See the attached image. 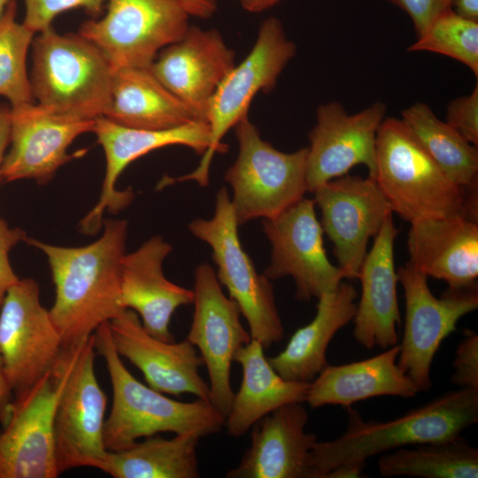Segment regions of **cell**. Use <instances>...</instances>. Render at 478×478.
Here are the masks:
<instances>
[{
    "instance_id": "cell-13",
    "label": "cell",
    "mask_w": 478,
    "mask_h": 478,
    "mask_svg": "<svg viewBox=\"0 0 478 478\" xmlns=\"http://www.w3.org/2000/svg\"><path fill=\"white\" fill-rule=\"evenodd\" d=\"M65 380L59 358L35 384L16 397L0 431V478H55L54 415Z\"/></svg>"
},
{
    "instance_id": "cell-18",
    "label": "cell",
    "mask_w": 478,
    "mask_h": 478,
    "mask_svg": "<svg viewBox=\"0 0 478 478\" xmlns=\"http://www.w3.org/2000/svg\"><path fill=\"white\" fill-rule=\"evenodd\" d=\"M92 132L104 151L106 170L98 202L79 224L80 231L87 235H94L102 227L105 210L117 212L132 201L131 189L120 191L115 187L128 164L170 145H184L203 155L210 143L209 125L202 120L169 129L146 130L121 126L101 116L95 120Z\"/></svg>"
},
{
    "instance_id": "cell-37",
    "label": "cell",
    "mask_w": 478,
    "mask_h": 478,
    "mask_svg": "<svg viewBox=\"0 0 478 478\" xmlns=\"http://www.w3.org/2000/svg\"><path fill=\"white\" fill-rule=\"evenodd\" d=\"M451 382L459 388L478 389V335L466 330L456 350Z\"/></svg>"
},
{
    "instance_id": "cell-24",
    "label": "cell",
    "mask_w": 478,
    "mask_h": 478,
    "mask_svg": "<svg viewBox=\"0 0 478 478\" xmlns=\"http://www.w3.org/2000/svg\"><path fill=\"white\" fill-rule=\"evenodd\" d=\"M399 230L392 213L384 220L360 266L361 297L353 318V336L366 349L397 344L400 324L394 244Z\"/></svg>"
},
{
    "instance_id": "cell-23",
    "label": "cell",
    "mask_w": 478,
    "mask_h": 478,
    "mask_svg": "<svg viewBox=\"0 0 478 478\" xmlns=\"http://www.w3.org/2000/svg\"><path fill=\"white\" fill-rule=\"evenodd\" d=\"M172 250L170 243L155 235L126 253L121 263V306L138 313L143 328L166 342L174 341L169 328L173 312L194 300L193 290L170 281L163 273L164 260Z\"/></svg>"
},
{
    "instance_id": "cell-15",
    "label": "cell",
    "mask_w": 478,
    "mask_h": 478,
    "mask_svg": "<svg viewBox=\"0 0 478 478\" xmlns=\"http://www.w3.org/2000/svg\"><path fill=\"white\" fill-rule=\"evenodd\" d=\"M194 313L187 340L197 347L209 377L210 403L226 419L234 397L230 369L236 351L251 340L236 303L225 296L207 263L194 274Z\"/></svg>"
},
{
    "instance_id": "cell-46",
    "label": "cell",
    "mask_w": 478,
    "mask_h": 478,
    "mask_svg": "<svg viewBox=\"0 0 478 478\" xmlns=\"http://www.w3.org/2000/svg\"><path fill=\"white\" fill-rule=\"evenodd\" d=\"M11 1L12 0H0V17Z\"/></svg>"
},
{
    "instance_id": "cell-26",
    "label": "cell",
    "mask_w": 478,
    "mask_h": 478,
    "mask_svg": "<svg viewBox=\"0 0 478 478\" xmlns=\"http://www.w3.org/2000/svg\"><path fill=\"white\" fill-rule=\"evenodd\" d=\"M399 345L372 358L326 366L310 382L305 402L312 408L328 405L350 406L377 397H413L420 392L397 365Z\"/></svg>"
},
{
    "instance_id": "cell-25",
    "label": "cell",
    "mask_w": 478,
    "mask_h": 478,
    "mask_svg": "<svg viewBox=\"0 0 478 478\" xmlns=\"http://www.w3.org/2000/svg\"><path fill=\"white\" fill-rule=\"evenodd\" d=\"M408 261L427 277L443 280L448 288L477 284V216L458 213L411 223Z\"/></svg>"
},
{
    "instance_id": "cell-41",
    "label": "cell",
    "mask_w": 478,
    "mask_h": 478,
    "mask_svg": "<svg viewBox=\"0 0 478 478\" xmlns=\"http://www.w3.org/2000/svg\"><path fill=\"white\" fill-rule=\"evenodd\" d=\"M189 14L199 19L211 18L218 8L217 0H180Z\"/></svg>"
},
{
    "instance_id": "cell-35",
    "label": "cell",
    "mask_w": 478,
    "mask_h": 478,
    "mask_svg": "<svg viewBox=\"0 0 478 478\" xmlns=\"http://www.w3.org/2000/svg\"><path fill=\"white\" fill-rule=\"evenodd\" d=\"M107 0H23L25 15L22 23L31 31L40 33L52 27L61 13L83 9L93 19L100 16Z\"/></svg>"
},
{
    "instance_id": "cell-22",
    "label": "cell",
    "mask_w": 478,
    "mask_h": 478,
    "mask_svg": "<svg viewBox=\"0 0 478 478\" xmlns=\"http://www.w3.org/2000/svg\"><path fill=\"white\" fill-rule=\"evenodd\" d=\"M303 403L284 405L252 426L250 447L227 478H312L317 437L305 432Z\"/></svg>"
},
{
    "instance_id": "cell-1",
    "label": "cell",
    "mask_w": 478,
    "mask_h": 478,
    "mask_svg": "<svg viewBox=\"0 0 478 478\" xmlns=\"http://www.w3.org/2000/svg\"><path fill=\"white\" fill-rule=\"evenodd\" d=\"M102 227L103 234L96 241L81 247L26 240L47 258L55 286V300L49 312L63 347L82 342L125 310L120 297L127 222L104 220Z\"/></svg>"
},
{
    "instance_id": "cell-43",
    "label": "cell",
    "mask_w": 478,
    "mask_h": 478,
    "mask_svg": "<svg viewBox=\"0 0 478 478\" xmlns=\"http://www.w3.org/2000/svg\"><path fill=\"white\" fill-rule=\"evenodd\" d=\"M365 466V462H348L343 463L330 472H328L325 478H350V477H360Z\"/></svg>"
},
{
    "instance_id": "cell-21",
    "label": "cell",
    "mask_w": 478,
    "mask_h": 478,
    "mask_svg": "<svg viewBox=\"0 0 478 478\" xmlns=\"http://www.w3.org/2000/svg\"><path fill=\"white\" fill-rule=\"evenodd\" d=\"M108 324L115 350L143 373L149 387L172 396L192 394L210 403L209 385L199 374L203 359L187 339L175 343L152 336L130 309Z\"/></svg>"
},
{
    "instance_id": "cell-19",
    "label": "cell",
    "mask_w": 478,
    "mask_h": 478,
    "mask_svg": "<svg viewBox=\"0 0 478 478\" xmlns=\"http://www.w3.org/2000/svg\"><path fill=\"white\" fill-rule=\"evenodd\" d=\"M10 150L0 171V181L35 179L48 183L58 169L75 158L67 150L81 134L92 132L95 120H77L56 114L38 104L11 106Z\"/></svg>"
},
{
    "instance_id": "cell-2",
    "label": "cell",
    "mask_w": 478,
    "mask_h": 478,
    "mask_svg": "<svg viewBox=\"0 0 478 478\" xmlns=\"http://www.w3.org/2000/svg\"><path fill=\"white\" fill-rule=\"evenodd\" d=\"M477 421L478 389L472 388L449 391L388 421H365L350 409L342 436L314 443L312 478H325L343 463L366 462L398 448L451 439Z\"/></svg>"
},
{
    "instance_id": "cell-10",
    "label": "cell",
    "mask_w": 478,
    "mask_h": 478,
    "mask_svg": "<svg viewBox=\"0 0 478 478\" xmlns=\"http://www.w3.org/2000/svg\"><path fill=\"white\" fill-rule=\"evenodd\" d=\"M105 14L81 25L113 70L150 68L164 48L179 41L190 15L180 0H107Z\"/></svg>"
},
{
    "instance_id": "cell-12",
    "label": "cell",
    "mask_w": 478,
    "mask_h": 478,
    "mask_svg": "<svg viewBox=\"0 0 478 478\" xmlns=\"http://www.w3.org/2000/svg\"><path fill=\"white\" fill-rule=\"evenodd\" d=\"M62 349L60 335L41 303L38 283L19 279L0 307V355L15 397L53 368Z\"/></svg>"
},
{
    "instance_id": "cell-4",
    "label": "cell",
    "mask_w": 478,
    "mask_h": 478,
    "mask_svg": "<svg viewBox=\"0 0 478 478\" xmlns=\"http://www.w3.org/2000/svg\"><path fill=\"white\" fill-rule=\"evenodd\" d=\"M96 351L105 360L112 387V405L104 426L109 451L131 447L137 439L158 433H194L201 437L219 433L225 418L200 398L180 402L143 384L126 368L114 348L108 322L94 333Z\"/></svg>"
},
{
    "instance_id": "cell-27",
    "label": "cell",
    "mask_w": 478,
    "mask_h": 478,
    "mask_svg": "<svg viewBox=\"0 0 478 478\" xmlns=\"http://www.w3.org/2000/svg\"><path fill=\"white\" fill-rule=\"evenodd\" d=\"M358 292L342 281L318 298L316 314L298 328L284 350L268 358L273 368L285 380L311 382L328 366L327 350L335 335L355 316Z\"/></svg>"
},
{
    "instance_id": "cell-29",
    "label": "cell",
    "mask_w": 478,
    "mask_h": 478,
    "mask_svg": "<svg viewBox=\"0 0 478 478\" xmlns=\"http://www.w3.org/2000/svg\"><path fill=\"white\" fill-rule=\"evenodd\" d=\"M103 116L121 126L146 130L169 129L198 120L150 68L114 71L111 99Z\"/></svg>"
},
{
    "instance_id": "cell-5",
    "label": "cell",
    "mask_w": 478,
    "mask_h": 478,
    "mask_svg": "<svg viewBox=\"0 0 478 478\" xmlns=\"http://www.w3.org/2000/svg\"><path fill=\"white\" fill-rule=\"evenodd\" d=\"M29 76L34 99L66 117L94 120L104 115L114 70L102 51L77 34H58L50 27L32 41Z\"/></svg>"
},
{
    "instance_id": "cell-39",
    "label": "cell",
    "mask_w": 478,
    "mask_h": 478,
    "mask_svg": "<svg viewBox=\"0 0 478 478\" xmlns=\"http://www.w3.org/2000/svg\"><path fill=\"white\" fill-rule=\"evenodd\" d=\"M405 12L412 22L417 36L421 35L432 20L451 8L452 0H388Z\"/></svg>"
},
{
    "instance_id": "cell-8",
    "label": "cell",
    "mask_w": 478,
    "mask_h": 478,
    "mask_svg": "<svg viewBox=\"0 0 478 478\" xmlns=\"http://www.w3.org/2000/svg\"><path fill=\"white\" fill-rule=\"evenodd\" d=\"M296 51L297 46L287 37L281 21L274 16L266 19L251 50L226 75L209 102L206 121L210 127V143L199 165L191 173L168 178L162 183L195 181L201 187L207 186L215 152H227L228 147L221 142L222 138L248 116L250 104L258 92L267 93L275 87Z\"/></svg>"
},
{
    "instance_id": "cell-16",
    "label": "cell",
    "mask_w": 478,
    "mask_h": 478,
    "mask_svg": "<svg viewBox=\"0 0 478 478\" xmlns=\"http://www.w3.org/2000/svg\"><path fill=\"white\" fill-rule=\"evenodd\" d=\"M312 193L338 266L347 279L358 278L370 238L392 213L389 204L374 179L348 173L318 186Z\"/></svg>"
},
{
    "instance_id": "cell-3",
    "label": "cell",
    "mask_w": 478,
    "mask_h": 478,
    "mask_svg": "<svg viewBox=\"0 0 478 478\" xmlns=\"http://www.w3.org/2000/svg\"><path fill=\"white\" fill-rule=\"evenodd\" d=\"M374 181L392 212L410 223L458 213L477 216V189L457 185L401 119L385 118L378 129Z\"/></svg>"
},
{
    "instance_id": "cell-34",
    "label": "cell",
    "mask_w": 478,
    "mask_h": 478,
    "mask_svg": "<svg viewBox=\"0 0 478 478\" xmlns=\"http://www.w3.org/2000/svg\"><path fill=\"white\" fill-rule=\"evenodd\" d=\"M408 51H428L451 58L478 76V22L465 19L451 8L441 12L408 47Z\"/></svg>"
},
{
    "instance_id": "cell-42",
    "label": "cell",
    "mask_w": 478,
    "mask_h": 478,
    "mask_svg": "<svg viewBox=\"0 0 478 478\" xmlns=\"http://www.w3.org/2000/svg\"><path fill=\"white\" fill-rule=\"evenodd\" d=\"M10 112L11 106L0 103V171L5 156V150L10 143Z\"/></svg>"
},
{
    "instance_id": "cell-38",
    "label": "cell",
    "mask_w": 478,
    "mask_h": 478,
    "mask_svg": "<svg viewBox=\"0 0 478 478\" xmlns=\"http://www.w3.org/2000/svg\"><path fill=\"white\" fill-rule=\"evenodd\" d=\"M27 236L19 227H10L0 218V307L8 289L19 281L9 259L10 251L19 242H26Z\"/></svg>"
},
{
    "instance_id": "cell-44",
    "label": "cell",
    "mask_w": 478,
    "mask_h": 478,
    "mask_svg": "<svg viewBox=\"0 0 478 478\" xmlns=\"http://www.w3.org/2000/svg\"><path fill=\"white\" fill-rule=\"evenodd\" d=\"M451 9L465 19L478 22V0H452Z\"/></svg>"
},
{
    "instance_id": "cell-30",
    "label": "cell",
    "mask_w": 478,
    "mask_h": 478,
    "mask_svg": "<svg viewBox=\"0 0 478 478\" xmlns=\"http://www.w3.org/2000/svg\"><path fill=\"white\" fill-rule=\"evenodd\" d=\"M200 438L194 433L148 436L127 449L108 451L101 471L114 478H197Z\"/></svg>"
},
{
    "instance_id": "cell-31",
    "label": "cell",
    "mask_w": 478,
    "mask_h": 478,
    "mask_svg": "<svg viewBox=\"0 0 478 478\" xmlns=\"http://www.w3.org/2000/svg\"><path fill=\"white\" fill-rule=\"evenodd\" d=\"M401 115L404 124L457 185L468 190L477 189V146L439 120L425 103H414Z\"/></svg>"
},
{
    "instance_id": "cell-7",
    "label": "cell",
    "mask_w": 478,
    "mask_h": 478,
    "mask_svg": "<svg viewBox=\"0 0 478 478\" xmlns=\"http://www.w3.org/2000/svg\"><path fill=\"white\" fill-rule=\"evenodd\" d=\"M238 227L225 187L216 194L213 216L197 218L189 224L190 233L211 248L217 279L246 319L251 338L268 348L282 339L284 328L270 279L258 273L241 243Z\"/></svg>"
},
{
    "instance_id": "cell-45",
    "label": "cell",
    "mask_w": 478,
    "mask_h": 478,
    "mask_svg": "<svg viewBox=\"0 0 478 478\" xmlns=\"http://www.w3.org/2000/svg\"><path fill=\"white\" fill-rule=\"evenodd\" d=\"M282 0H239L242 7L249 12H262Z\"/></svg>"
},
{
    "instance_id": "cell-17",
    "label": "cell",
    "mask_w": 478,
    "mask_h": 478,
    "mask_svg": "<svg viewBox=\"0 0 478 478\" xmlns=\"http://www.w3.org/2000/svg\"><path fill=\"white\" fill-rule=\"evenodd\" d=\"M386 111L380 101L354 114L335 101L319 105L307 147L308 192L347 174L357 165L366 166L368 177L374 180L376 136Z\"/></svg>"
},
{
    "instance_id": "cell-32",
    "label": "cell",
    "mask_w": 478,
    "mask_h": 478,
    "mask_svg": "<svg viewBox=\"0 0 478 478\" xmlns=\"http://www.w3.org/2000/svg\"><path fill=\"white\" fill-rule=\"evenodd\" d=\"M402 447L382 453V476L477 478L478 450L460 435L451 439Z\"/></svg>"
},
{
    "instance_id": "cell-9",
    "label": "cell",
    "mask_w": 478,
    "mask_h": 478,
    "mask_svg": "<svg viewBox=\"0 0 478 478\" xmlns=\"http://www.w3.org/2000/svg\"><path fill=\"white\" fill-rule=\"evenodd\" d=\"M95 335L63 347L59 360L64 385L54 415V442L59 474L77 467L102 468L107 399L96 373Z\"/></svg>"
},
{
    "instance_id": "cell-11",
    "label": "cell",
    "mask_w": 478,
    "mask_h": 478,
    "mask_svg": "<svg viewBox=\"0 0 478 478\" xmlns=\"http://www.w3.org/2000/svg\"><path fill=\"white\" fill-rule=\"evenodd\" d=\"M397 274L405 301L397 365L420 392L428 391L432 386L435 355L442 342L455 331L458 321L478 308V287L448 288L438 298L430 291L428 277L409 262Z\"/></svg>"
},
{
    "instance_id": "cell-40",
    "label": "cell",
    "mask_w": 478,
    "mask_h": 478,
    "mask_svg": "<svg viewBox=\"0 0 478 478\" xmlns=\"http://www.w3.org/2000/svg\"><path fill=\"white\" fill-rule=\"evenodd\" d=\"M12 389L4 370V365L0 355V423L3 426L7 422L12 406Z\"/></svg>"
},
{
    "instance_id": "cell-28",
    "label": "cell",
    "mask_w": 478,
    "mask_h": 478,
    "mask_svg": "<svg viewBox=\"0 0 478 478\" xmlns=\"http://www.w3.org/2000/svg\"><path fill=\"white\" fill-rule=\"evenodd\" d=\"M243 371L224 426L233 437L243 436L263 417L289 403H304L310 382L283 379L265 357L264 347L252 339L235 354Z\"/></svg>"
},
{
    "instance_id": "cell-36",
    "label": "cell",
    "mask_w": 478,
    "mask_h": 478,
    "mask_svg": "<svg viewBox=\"0 0 478 478\" xmlns=\"http://www.w3.org/2000/svg\"><path fill=\"white\" fill-rule=\"evenodd\" d=\"M445 122L462 137L478 146V85L468 95L451 101L446 109Z\"/></svg>"
},
{
    "instance_id": "cell-14",
    "label": "cell",
    "mask_w": 478,
    "mask_h": 478,
    "mask_svg": "<svg viewBox=\"0 0 478 478\" xmlns=\"http://www.w3.org/2000/svg\"><path fill=\"white\" fill-rule=\"evenodd\" d=\"M262 225L272 246L264 274L270 280L292 277L297 300L318 299L346 279L328 258L313 199L303 197L275 217L262 220Z\"/></svg>"
},
{
    "instance_id": "cell-33",
    "label": "cell",
    "mask_w": 478,
    "mask_h": 478,
    "mask_svg": "<svg viewBox=\"0 0 478 478\" xmlns=\"http://www.w3.org/2000/svg\"><path fill=\"white\" fill-rule=\"evenodd\" d=\"M17 4L12 0L0 17V96L11 106L33 103L27 72V54L35 33L16 19Z\"/></svg>"
},
{
    "instance_id": "cell-20",
    "label": "cell",
    "mask_w": 478,
    "mask_h": 478,
    "mask_svg": "<svg viewBox=\"0 0 478 478\" xmlns=\"http://www.w3.org/2000/svg\"><path fill=\"white\" fill-rule=\"evenodd\" d=\"M235 59L220 31L189 26L179 41L159 51L150 68L197 120L207 122L209 102Z\"/></svg>"
},
{
    "instance_id": "cell-6",
    "label": "cell",
    "mask_w": 478,
    "mask_h": 478,
    "mask_svg": "<svg viewBox=\"0 0 478 478\" xmlns=\"http://www.w3.org/2000/svg\"><path fill=\"white\" fill-rule=\"evenodd\" d=\"M238 155L224 179L238 225L271 219L304 197L307 187V147L294 152L276 150L260 136L248 116L235 126Z\"/></svg>"
}]
</instances>
